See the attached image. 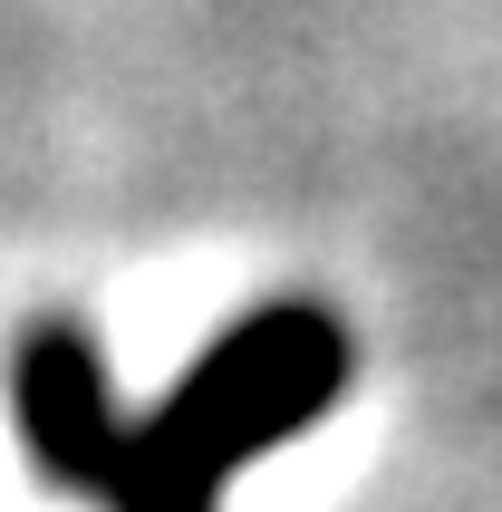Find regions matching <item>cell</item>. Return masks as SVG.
<instances>
[{
	"label": "cell",
	"mask_w": 502,
	"mask_h": 512,
	"mask_svg": "<svg viewBox=\"0 0 502 512\" xmlns=\"http://www.w3.org/2000/svg\"><path fill=\"white\" fill-rule=\"evenodd\" d=\"M348 368L358 348L329 300H261L155 406H116L78 319H29L10 348V426L58 493L97 512H223V484L319 426Z\"/></svg>",
	"instance_id": "1"
}]
</instances>
